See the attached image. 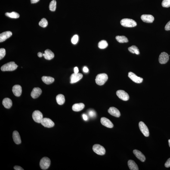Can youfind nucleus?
<instances>
[{
    "label": "nucleus",
    "mask_w": 170,
    "mask_h": 170,
    "mask_svg": "<svg viewBox=\"0 0 170 170\" xmlns=\"http://www.w3.org/2000/svg\"><path fill=\"white\" fill-rule=\"evenodd\" d=\"M18 66L14 62H11L4 65L1 66V69L3 71H13L15 70Z\"/></svg>",
    "instance_id": "nucleus-1"
},
{
    "label": "nucleus",
    "mask_w": 170,
    "mask_h": 170,
    "mask_svg": "<svg viewBox=\"0 0 170 170\" xmlns=\"http://www.w3.org/2000/svg\"><path fill=\"white\" fill-rule=\"evenodd\" d=\"M121 24L125 27H134L137 25L136 22L132 19L125 18L122 19L120 21Z\"/></svg>",
    "instance_id": "nucleus-2"
},
{
    "label": "nucleus",
    "mask_w": 170,
    "mask_h": 170,
    "mask_svg": "<svg viewBox=\"0 0 170 170\" xmlns=\"http://www.w3.org/2000/svg\"><path fill=\"white\" fill-rule=\"evenodd\" d=\"M108 79L107 75L106 73L99 74L97 75L95 79L96 83L99 85H104Z\"/></svg>",
    "instance_id": "nucleus-3"
},
{
    "label": "nucleus",
    "mask_w": 170,
    "mask_h": 170,
    "mask_svg": "<svg viewBox=\"0 0 170 170\" xmlns=\"http://www.w3.org/2000/svg\"><path fill=\"white\" fill-rule=\"evenodd\" d=\"M51 164V160L49 158L45 157L41 160L40 166L42 169L46 170L49 168Z\"/></svg>",
    "instance_id": "nucleus-4"
},
{
    "label": "nucleus",
    "mask_w": 170,
    "mask_h": 170,
    "mask_svg": "<svg viewBox=\"0 0 170 170\" xmlns=\"http://www.w3.org/2000/svg\"><path fill=\"white\" fill-rule=\"evenodd\" d=\"M93 150L94 153L99 155H104L106 153V150L104 148L99 144L94 145L93 147Z\"/></svg>",
    "instance_id": "nucleus-5"
},
{
    "label": "nucleus",
    "mask_w": 170,
    "mask_h": 170,
    "mask_svg": "<svg viewBox=\"0 0 170 170\" xmlns=\"http://www.w3.org/2000/svg\"><path fill=\"white\" fill-rule=\"evenodd\" d=\"M32 118L35 122L37 123H41L43 119V115L40 111L36 110L32 113Z\"/></svg>",
    "instance_id": "nucleus-6"
},
{
    "label": "nucleus",
    "mask_w": 170,
    "mask_h": 170,
    "mask_svg": "<svg viewBox=\"0 0 170 170\" xmlns=\"http://www.w3.org/2000/svg\"><path fill=\"white\" fill-rule=\"evenodd\" d=\"M41 124L45 127L51 128L54 126V122L51 119L48 118H43Z\"/></svg>",
    "instance_id": "nucleus-7"
},
{
    "label": "nucleus",
    "mask_w": 170,
    "mask_h": 170,
    "mask_svg": "<svg viewBox=\"0 0 170 170\" xmlns=\"http://www.w3.org/2000/svg\"><path fill=\"white\" fill-rule=\"evenodd\" d=\"M116 94L120 99L124 101H127L129 100V95L127 93L123 90H118L117 91Z\"/></svg>",
    "instance_id": "nucleus-8"
},
{
    "label": "nucleus",
    "mask_w": 170,
    "mask_h": 170,
    "mask_svg": "<svg viewBox=\"0 0 170 170\" xmlns=\"http://www.w3.org/2000/svg\"><path fill=\"white\" fill-rule=\"evenodd\" d=\"M139 127L140 131L145 137H149V133L148 128L144 123L142 121L140 122L139 123Z\"/></svg>",
    "instance_id": "nucleus-9"
},
{
    "label": "nucleus",
    "mask_w": 170,
    "mask_h": 170,
    "mask_svg": "<svg viewBox=\"0 0 170 170\" xmlns=\"http://www.w3.org/2000/svg\"><path fill=\"white\" fill-rule=\"evenodd\" d=\"M128 76L130 79L135 83H141L143 81L142 78L137 76L135 74L132 72H129Z\"/></svg>",
    "instance_id": "nucleus-10"
},
{
    "label": "nucleus",
    "mask_w": 170,
    "mask_h": 170,
    "mask_svg": "<svg viewBox=\"0 0 170 170\" xmlns=\"http://www.w3.org/2000/svg\"><path fill=\"white\" fill-rule=\"evenodd\" d=\"M169 55L165 52L161 53L159 56V61L161 64H166L169 59Z\"/></svg>",
    "instance_id": "nucleus-11"
},
{
    "label": "nucleus",
    "mask_w": 170,
    "mask_h": 170,
    "mask_svg": "<svg viewBox=\"0 0 170 170\" xmlns=\"http://www.w3.org/2000/svg\"><path fill=\"white\" fill-rule=\"evenodd\" d=\"M83 75L81 73H74L72 74L70 77V83L73 84L75 83L82 79Z\"/></svg>",
    "instance_id": "nucleus-12"
},
{
    "label": "nucleus",
    "mask_w": 170,
    "mask_h": 170,
    "mask_svg": "<svg viewBox=\"0 0 170 170\" xmlns=\"http://www.w3.org/2000/svg\"><path fill=\"white\" fill-rule=\"evenodd\" d=\"M141 19L143 22L148 23H153L154 20V17L151 15H143L141 16Z\"/></svg>",
    "instance_id": "nucleus-13"
},
{
    "label": "nucleus",
    "mask_w": 170,
    "mask_h": 170,
    "mask_svg": "<svg viewBox=\"0 0 170 170\" xmlns=\"http://www.w3.org/2000/svg\"><path fill=\"white\" fill-rule=\"evenodd\" d=\"M100 122L102 125L106 127L112 128L113 127V125L112 123L107 118L105 117L101 118L100 119Z\"/></svg>",
    "instance_id": "nucleus-14"
},
{
    "label": "nucleus",
    "mask_w": 170,
    "mask_h": 170,
    "mask_svg": "<svg viewBox=\"0 0 170 170\" xmlns=\"http://www.w3.org/2000/svg\"><path fill=\"white\" fill-rule=\"evenodd\" d=\"M42 92V90L40 88L38 87L34 88L31 93V95L32 98L36 99L41 95Z\"/></svg>",
    "instance_id": "nucleus-15"
},
{
    "label": "nucleus",
    "mask_w": 170,
    "mask_h": 170,
    "mask_svg": "<svg viewBox=\"0 0 170 170\" xmlns=\"http://www.w3.org/2000/svg\"><path fill=\"white\" fill-rule=\"evenodd\" d=\"M12 91L13 93L16 97H20L22 93V87L19 85H15L13 87Z\"/></svg>",
    "instance_id": "nucleus-16"
},
{
    "label": "nucleus",
    "mask_w": 170,
    "mask_h": 170,
    "mask_svg": "<svg viewBox=\"0 0 170 170\" xmlns=\"http://www.w3.org/2000/svg\"><path fill=\"white\" fill-rule=\"evenodd\" d=\"M12 35V32L10 31L2 32L0 35V42H2L5 41L9 38Z\"/></svg>",
    "instance_id": "nucleus-17"
},
{
    "label": "nucleus",
    "mask_w": 170,
    "mask_h": 170,
    "mask_svg": "<svg viewBox=\"0 0 170 170\" xmlns=\"http://www.w3.org/2000/svg\"><path fill=\"white\" fill-rule=\"evenodd\" d=\"M108 112L112 116L116 117H119L120 116V113L119 111L115 107H110L108 111Z\"/></svg>",
    "instance_id": "nucleus-18"
},
{
    "label": "nucleus",
    "mask_w": 170,
    "mask_h": 170,
    "mask_svg": "<svg viewBox=\"0 0 170 170\" xmlns=\"http://www.w3.org/2000/svg\"><path fill=\"white\" fill-rule=\"evenodd\" d=\"M13 140L17 144H19L21 143V139L19 133L17 131H15L13 133Z\"/></svg>",
    "instance_id": "nucleus-19"
},
{
    "label": "nucleus",
    "mask_w": 170,
    "mask_h": 170,
    "mask_svg": "<svg viewBox=\"0 0 170 170\" xmlns=\"http://www.w3.org/2000/svg\"><path fill=\"white\" fill-rule=\"evenodd\" d=\"M133 153L137 159H139L141 161L144 162L146 158L143 154L141 152L137 150H134L133 151Z\"/></svg>",
    "instance_id": "nucleus-20"
},
{
    "label": "nucleus",
    "mask_w": 170,
    "mask_h": 170,
    "mask_svg": "<svg viewBox=\"0 0 170 170\" xmlns=\"http://www.w3.org/2000/svg\"><path fill=\"white\" fill-rule=\"evenodd\" d=\"M43 56L46 59L51 60L54 57V54L51 50L47 49L45 51Z\"/></svg>",
    "instance_id": "nucleus-21"
},
{
    "label": "nucleus",
    "mask_w": 170,
    "mask_h": 170,
    "mask_svg": "<svg viewBox=\"0 0 170 170\" xmlns=\"http://www.w3.org/2000/svg\"><path fill=\"white\" fill-rule=\"evenodd\" d=\"M85 105L83 103H76L72 106V110L75 112H79L85 107Z\"/></svg>",
    "instance_id": "nucleus-22"
},
{
    "label": "nucleus",
    "mask_w": 170,
    "mask_h": 170,
    "mask_svg": "<svg viewBox=\"0 0 170 170\" xmlns=\"http://www.w3.org/2000/svg\"><path fill=\"white\" fill-rule=\"evenodd\" d=\"M2 104L5 108L9 109L11 107L12 105V101L11 99L6 98L4 99L2 101Z\"/></svg>",
    "instance_id": "nucleus-23"
},
{
    "label": "nucleus",
    "mask_w": 170,
    "mask_h": 170,
    "mask_svg": "<svg viewBox=\"0 0 170 170\" xmlns=\"http://www.w3.org/2000/svg\"><path fill=\"white\" fill-rule=\"evenodd\" d=\"M42 80L44 83L47 85H49L52 83L55 80L54 78L52 77L45 76L42 77Z\"/></svg>",
    "instance_id": "nucleus-24"
},
{
    "label": "nucleus",
    "mask_w": 170,
    "mask_h": 170,
    "mask_svg": "<svg viewBox=\"0 0 170 170\" xmlns=\"http://www.w3.org/2000/svg\"><path fill=\"white\" fill-rule=\"evenodd\" d=\"M128 165L130 170H138V166L135 162L132 160H129L128 162Z\"/></svg>",
    "instance_id": "nucleus-25"
},
{
    "label": "nucleus",
    "mask_w": 170,
    "mask_h": 170,
    "mask_svg": "<svg viewBox=\"0 0 170 170\" xmlns=\"http://www.w3.org/2000/svg\"><path fill=\"white\" fill-rule=\"evenodd\" d=\"M56 100L58 104L59 105H63L65 102V98L64 95L62 94H59L56 97Z\"/></svg>",
    "instance_id": "nucleus-26"
},
{
    "label": "nucleus",
    "mask_w": 170,
    "mask_h": 170,
    "mask_svg": "<svg viewBox=\"0 0 170 170\" xmlns=\"http://www.w3.org/2000/svg\"><path fill=\"white\" fill-rule=\"evenodd\" d=\"M116 39L120 43H127L128 41L127 38L124 36H116Z\"/></svg>",
    "instance_id": "nucleus-27"
},
{
    "label": "nucleus",
    "mask_w": 170,
    "mask_h": 170,
    "mask_svg": "<svg viewBox=\"0 0 170 170\" xmlns=\"http://www.w3.org/2000/svg\"><path fill=\"white\" fill-rule=\"evenodd\" d=\"M128 51L133 54H135L137 55L140 54V51L137 47L135 45H133L130 47L128 49Z\"/></svg>",
    "instance_id": "nucleus-28"
},
{
    "label": "nucleus",
    "mask_w": 170,
    "mask_h": 170,
    "mask_svg": "<svg viewBox=\"0 0 170 170\" xmlns=\"http://www.w3.org/2000/svg\"><path fill=\"white\" fill-rule=\"evenodd\" d=\"M5 15L7 17L12 18H18L20 17V15L18 13L15 12H12L11 13H6Z\"/></svg>",
    "instance_id": "nucleus-29"
},
{
    "label": "nucleus",
    "mask_w": 170,
    "mask_h": 170,
    "mask_svg": "<svg viewBox=\"0 0 170 170\" xmlns=\"http://www.w3.org/2000/svg\"><path fill=\"white\" fill-rule=\"evenodd\" d=\"M108 46V44L106 40H102L99 43L98 46L100 49H104Z\"/></svg>",
    "instance_id": "nucleus-30"
},
{
    "label": "nucleus",
    "mask_w": 170,
    "mask_h": 170,
    "mask_svg": "<svg viewBox=\"0 0 170 170\" xmlns=\"http://www.w3.org/2000/svg\"><path fill=\"white\" fill-rule=\"evenodd\" d=\"M57 5V2L55 0H53L50 3L49 8L50 11H55Z\"/></svg>",
    "instance_id": "nucleus-31"
},
{
    "label": "nucleus",
    "mask_w": 170,
    "mask_h": 170,
    "mask_svg": "<svg viewBox=\"0 0 170 170\" xmlns=\"http://www.w3.org/2000/svg\"><path fill=\"white\" fill-rule=\"evenodd\" d=\"M48 24V22L46 19L43 18L41 19L39 22V25L40 26L43 28L46 27Z\"/></svg>",
    "instance_id": "nucleus-32"
},
{
    "label": "nucleus",
    "mask_w": 170,
    "mask_h": 170,
    "mask_svg": "<svg viewBox=\"0 0 170 170\" xmlns=\"http://www.w3.org/2000/svg\"><path fill=\"white\" fill-rule=\"evenodd\" d=\"M162 6L166 8L170 7V0H163L162 3Z\"/></svg>",
    "instance_id": "nucleus-33"
},
{
    "label": "nucleus",
    "mask_w": 170,
    "mask_h": 170,
    "mask_svg": "<svg viewBox=\"0 0 170 170\" xmlns=\"http://www.w3.org/2000/svg\"><path fill=\"white\" fill-rule=\"evenodd\" d=\"M6 54L5 50L4 48L0 49V59L1 60L3 58Z\"/></svg>",
    "instance_id": "nucleus-34"
},
{
    "label": "nucleus",
    "mask_w": 170,
    "mask_h": 170,
    "mask_svg": "<svg viewBox=\"0 0 170 170\" xmlns=\"http://www.w3.org/2000/svg\"><path fill=\"white\" fill-rule=\"evenodd\" d=\"M79 39V37L77 35H75L72 38L71 42L73 44H76L77 43Z\"/></svg>",
    "instance_id": "nucleus-35"
},
{
    "label": "nucleus",
    "mask_w": 170,
    "mask_h": 170,
    "mask_svg": "<svg viewBox=\"0 0 170 170\" xmlns=\"http://www.w3.org/2000/svg\"><path fill=\"white\" fill-rule=\"evenodd\" d=\"M89 115L91 118H94L96 116V112L94 111L91 110L88 112Z\"/></svg>",
    "instance_id": "nucleus-36"
},
{
    "label": "nucleus",
    "mask_w": 170,
    "mask_h": 170,
    "mask_svg": "<svg viewBox=\"0 0 170 170\" xmlns=\"http://www.w3.org/2000/svg\"><path fill=\"white\" fill-rule=\"evenodd\" d=\"M165 29L166 31L170 30V21L167 24L165 27Z\"/></svg>",
    "instance_id": "nucleus-37"
},
{
    "label": "nucleus",
    "mask_w": 170,
    "mask_h": 170,
    "mask_svg": "<svg viewBox=\"0 0 170 170\" xmlns=\"http://www.w3.org/2000/svg\"><path fill=\"white\" fill-rule=\"evenodd\" d=\"M165 166L166 168H169L170 167V158L168 159L165 162Z\"/></svg>",
    "instance_id": "nucleus-38"
},
{
    "label": "nucleus",
    "mask_w": 170,
    "mask_h": 170,
    "mask_svg": "<svg viewBox=\"0 0 170 170\" xmlns=\"http://www.w3.org/2000/svg\"><path fill=\"white\" fill-rule=\"evenodd\" d=\"M14 168V169L15 170H24L23 168L20 166H15Z\"/></svg>",
    "instance_id": "nucleus-39"
},
{
    "label": "nucleus",
    "mask_w": 170,
    "mask_h": 170,
    "mask_svg": "<svg viewBox=\"0 0 170 170\" xmlns=\"http://www.w3.org/2000/svg\"><path fill=\"white\" fill-rule=\"evenodd\" d=\"M83 117V119L85 121H87L88 119V116L86 114H83L82 115Z\"/></svg>",
    "instance_id": "nucleus-40"
},
{
    "label": "nucleus",
    "mask_w": 170,
    "mask_h": 170,
    "mask_svg": "<svg viewBox=\"0 0 170 170\" xmlns=\"http://www.w3.org/2000/svg\"><path fill=\"white\" fill-rule=\"evenodd\" d=\"M40 0H31V2L32 4H35L37 3Z\"/></svg>",
    "instance_id": "nucleus-41"
},
{
    "label": "nucleus",
    "mask_w": 170,
    "mask_h": 170,
    "mask_svg": "<svg viewBox=\"0 0 170 170\" xmlns=\"http://www.w3.org/2000/svg\"><path fill=\"white\" fill-rule=\"evenodd\" d=\"M79 69L77 67H75L74 68V73H79Z\"/></svg>",
    "instance_id": "nucleus-42"
},
{
    "label": "nucleus",
    "mask_w": 170,
    "mask_h": 170,
    "mask_svg": "<svg viewBox=\"0 0 170 170\" xmlns=\"http://www.w3.org/2000/svg\"><path fill=\"white\" fill-rule=\"evenodd\" d=\"M43 54H43L42 53L39 52L38 53V57H41L43 56Z\"/></svg>",
    "instance_id": "nucleus-43"
},
{
    "label": "nucleus",
    "mask_w": 170,
    "mask_h": 170,
    "mask_svg": "<svg viewBox=\"0 0 170 170\" xmlns=\"http://www.w3.org/2000/svg\"><path fill=\"white\" fill-rule=\"evenodd\" d=\"M83 70L84 72H88L89 71V69H88V68L87 67H85V66L84 67Z\"/></svg>",
    "instance_id": "nucleus-44"
},
{
    "label": "nucleus",
    "mask_w": 170,
    "mask_h": 170,
    "mask_svg": "<svg viewBox=\"0 0 170 170\" xmlns=\"http://www.w3.org/2000/svg\"><path fill=\"white\" fill-rule=\"evenodd\" d=\"M168 143H169V147H170V139L168 140Z\"/></svg>",
    "instance_id": "nucleus-45"
}]
</instances>
